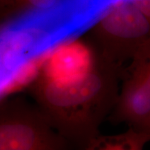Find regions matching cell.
Listing matches in <instances>:
<instances>
[{
    "instance_id": "6da1fadb",
    "label": "cell",
    "mask_w": 150,
    "mask_h": 150,
    "mask_svg": "<svg viewBox=\"0 0 150 150\" xmlns=\"http://www.w3.org/2000/svg\"><path fill=\"white\" fill-rule=\"evenodd\" d=\"M120 65L102 54L53 56L33 83L31 95L52 127L74 150H82L117 102Z\"/></svg>"
},
{
    "instance_id": "7a4b0ae2",
    "label": "cell",
    "mask_w": 150,
    "mask_h": 150,
    "mask_svg": "<svg viewBox=\"0 0 150 150\" xmlns=\"http://www.w3.org/2000/svg\"><path fill=\"white\" fill-rule=\"evenodd\" d=\"M0 150H74L34 102L0 103Z\"/></svg>"
},
{
    "instance_id": "3957f363",
    "label": "cell",
    "mask_w": 150,
    "mask_h": 150,
    "mask_svg": "<svg viewBox=\"0 0 150 150\" xmlns=\"http://www.w3.org/2000/svg\"><path fill=\"white\" fill-rule=\"evenodd\" d=\"M97 33L103 44L102 54L120 65L150 43V22L133 1L110 8L97 24Z\"/></svg>"
},
{
    "instance_id": "277c9868",
    "label": "cell",
    "mask_w": 150,
    "mask_h": 150,
    "mask_svg": "<svg viewBox=\"0 0 150 150\" xmlns=\"http://www.w3.org/2000/svg\"><path fill=\"white\" fill-rule=\"evenodd\" d=\"M123 74L122 88L108 120L140 129L150 114V43L133 58Z\"/></svg>"
},
{
    "instance_id": "5b68a950",
    "label": "cell",
    "mask_w": 150,
    "mask_h": 150,
    "mask_svg": "<svg viewBox=\"0 0 150 150\" xmlns=\"http://www.w3.org/2000/svg\"><path fill=\"white\" fill-rule=\"evenodd\" d=\"M150 141V134L129 127L125 132L116 135L99 134L82 150H143Z\"/></svg>"
},
{
    "instance_id": "8992f818",
    "label": "cell",
    "mask_w": 150,
    "mask_h": 150,
    "mask_svg": "<svg viewBox=\"0 0 150 150\" xmlns=\"http://www.w3.org/2000/svg\"><path fill=\"white\" fill-rule=\"evenodd\" d=\"M1 3L5 4H16L25 6L30 8L44 9L50 8L56 0H0Z\"/></svg>"
},
{
    "instance_id": "52a82bcc",
    "label": "cell",
    "mask_w": 150,
    "mask_h": 150,
    "mask_svg": "<svg viewBox=\"0 0 150 150\" xmlns=\"http://www.w3.org/2000/svg\"><path fill=\"white\" fill-rule=\"evenodd\" d=\"M137 8L150 22V0H132Z\"/></svg>"
},
{
    "instance_id": "ba28073f",
    "label": "cell",
    "mask_w": 150,
    "mask_h": 150,
    "mask_svg": "<svg viewBox=\"0 0 150 150\" xmlns=\"http://www.w3.org/2000/svg\"><path fill=\"white\" fill-rule=\"evenodd\" d=\"M140 130L144 131L145 132H147V134H150V114L148 116L147 119L146 120L145 122L144 123V125H142V127L140 128Z\"/></svg>"
},
{
    "instance_id": "9c48e42d",
    "label": "cell",
    "mask_w": 150,
    "mask_h": 150,
    "mask_svg": "<svg viewBox=\"0 0 150 150\" xmlns=\"http://www.w3.org/2000/svg\"><path fill=\"white\" fill-rule=\"evenodd\" d=\"M0 2H1V1H0Z\"/></svg>"
}]
</instances>
